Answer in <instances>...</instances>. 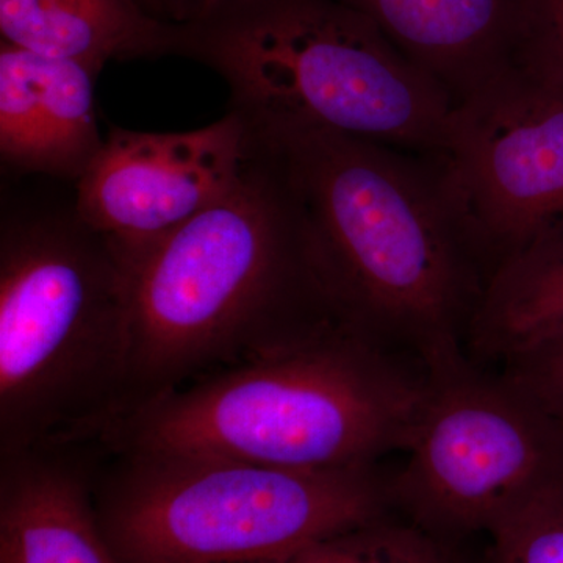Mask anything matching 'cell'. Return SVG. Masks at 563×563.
<instances>
[{"mask_svg": "<svg viewBox=\"0 0 563 563\" xmlns=\"http://www.w3.org/2000/svg\"><path fill=\"white\" fill-rule=\"evenodd\" d=\"M512 63L563 88V0H525Z\"/></svg>", "mask_w": 563, "mask_h": 563, "instance_id": "cell-17", "label": "cell"}, {"mask_svg": "<svg viewBox=\"0 0 563 563\" xmlns=\"http://www.w3.org/2000/svg\"><path fill=\"white\" fill-rule=\"evenodd\" d=\"M257 140L279 161L340 318L428 373L468 357L493 268L444 154L332 132Z\"/></svg>", "mask_w": 563, "mask_h": 563, "instance_id": "cell-1", "label": "cell"}, {"mask_svg": "<svg viewBox=\"0 0 563 563\" xmlns=\"http://www.w3.org/2000/svg\"><path fill=\"white\" fill-rule=\"evenodd\" d=\"M503 373L563 424V333L504 363Z\"/></svg>", "mask_w": 563, "mask_h": 563, "instance_id": "cell-18", "label": "cell"}, {"mask_svg": "<svg viewBox=\"0 0 563 563\" xmlns=\"http://www.w3.org/2000/svg\"><path fill=\"white\" fill-rule=\"evenodd\" d=\"M96 444L0 457V563H117L95 503Z\"/></svg>", "mask_w": 563, "mask_h": 563, "instance_id": "cell-10", "label": "cell"}, {"mask_svg": "<svg viewBox=\"0 0 563 563\" xmlns=\"http://www.w3.org/2000/svg\"><path fill=\"white\" fill-rule=\"evenodd\" d=\"M165 5H169L168 20L177 21L180 20L184 14L195 9L199 3L206 2V0H162Z\"/></svg>", "mask_w": 563, "mask_h": 563, "instance_id": "cell-19", "label": "cell"}, {"mask_svg": "<svg viewBox=\"0 0 563 563\" xmlns=\"http://www.w3.org/2000/svg\"><path fill=\"white\" fill-rule=\"evenodd\" d=\"M96 74L2 41L0 154L18 172L79 180L103 146Z\"/></svg>", "mask_w": 563, "mask_h": 563, "instance_id": "cell-11", "label": "cell"}, {"mask_svg": "<svg viewBox=\"0 0 563 563\" xmlns=\"http://www.w3.org/2000/svg\"><path fill=\"white\" fill-rule=\"evenodd\" d=\"M252 154L254 139L232 111L190 132L113 128L76 181L74 209L124 261L231 191Z\"/></svg>", "mask_w": 563, "mask_h": 563, "instance_id": "cell-9", "label": "cell"}, {"mask_svg": "<svg viewBox=\"0 0 563 563\" xmlns=\"http://www.w3.org/2000/svg\"><path fill=\"white\" fill-rule=\"evenodd\" d=\"M417 362L332 318L261 357L135 407L103 454H201L328 472L406 451L428 395Z\"/></svg>", "mask_w": 563, "mask_h": 563, "instance_id": "cell-3", "label": "cell"}, {"mask_svg": "<svg viewBox=\"0 0 563 563\" xmlns=\"http://www.w3.org/2000/svg\"><path fill=\"white\" fill-rule=\"evenodd\" d=\"M2 41L84 65L98 76L111 60L177 55L179 24L143 0H0Z\"/></svg>", "mask_w": 563, "mask_h": 563, "instance_id": "cell-13", "label": "cell"}, {"mask_svg": "<svg viewBox=\"0 0 563 563\" xmlns=\"http://www.w3.org/2000/svg\"><path fill=\"white\" fill-rule=\"evenodd\" d=\"M563 333V220L493 274L470 328L473 362L507 363Z\"/></svg>", "mask_w": 563, "mask_h": 563, "instance_id": "cell-14", "label": "cell"}, {"mask_svg": "<svg viewBox=\"0 0 563 563\" xmlns=\"http://www.w3.org/2000/svg\"><path fill=\"white\" fill-rule=\"evenodd\" d=\"M444 158L495 274L563 220V88L499 70L455 103Z\"/></svg>", "mask_w": 563, "mask_h": 563, "instance_id": "cell-8", "label": "cell"}, {"mask_svg": "<svg viewBox=\"0 0 563 563\" xmlns=\"http://www.w3.org/2000/svg\"><path fill=\"white\" fill-rule=\"evenodd\" d=\"M454 103L512 65L525 0H343Z\"/></svg>", "mask_w": 563, "mask_h": 563, "instance_id": "cell-12", "label": "cell"}, {"mask_svg": "<svg viewBox=\"0 0 563 563\" xmlns=\"http://www.w3.org/2000/svg\"><path fill=\"white\" fill-rule=\"evenodd\" d=\"M128 273L69 211L0 225V457L96 444L124 407Z\"/></svg>", "mask_w": 563, "mask_h": 563, "instance_id": "cell-5", "label": "cell"}, {"mask_svg": "<svg viewBox=\"0 0 563 563\" xmlns=\"http://www.w3.org/2000/svg\"><path fill=\"white\" fill-rule=\"evenodd\" d=\"M180 57L213 69L255 139L332 132L444 154L454 99L343 0H206Z\"/></svg>", "mask_w": 563, "mask_h": 563, "instance_id": "cell-4", "label": "cell"}, {"mask_svg": "<svg viewBox=\"0 0 563 563\" xmlns=\"http://www.w3.org/2000/svg\"><path fill=\"white\" fill-rule=\"evenodd\" d=\"M95 503L117 563H261L390 510L376 465L307 472L201 454L102 453Z\"/></svg>", "mask_w": 563, "mask_h": 563, "instance_id": "cell-6", "label": "cell"}, {"mask_svg": "<svg viewBox=\"0 0 563 563\" xmlns=\"http://www.w3.org/2000/svg\"><path fill=\"white\" fill-rule=\"evenodd\" d=\"M488 536L483 563H563V485L526 504Z\"/></svg>", "mask_w": 563, "mask_h": 563, "instance_id": "cell-16", "label": "cell"}, {"mask_svg": "<svg viewBox=\"0 0 563 563\" xmlns=\"http://www.w3.org/2000/svg\"><path fill=\"white\" fill-rule=\"evenodd\" d=\"M122 263L131 324L121 415L340 318L279 161L255 139L231 191Z\"/></svg>", "mask_w": 563, "mask_h": 563, "instance_id": "cell-2", "label": "cell"}, {"mask_svg": "<svg viewBox=\"0 0 563 563\" xmlns=\"http://www.w3.org/2000/svg\"><path fill=\"white\" fill-rule=\"evenodd\" d=\"M428 395L393 506L448 542L490 533L563 485V424L501 373L463 361L428 373Z\"/></svg>", "mask_w": 563, "mask_h": 563, "instance_id": "cell-7", "label": "cell"}, {"mask_svg": "<svg viewBox=\"0 0 563 563\" xmlns=\"http://www.w3.org/2000/svg\"><path fill=\"white\" fill-rule=\"evenodd\" d=\"M261 563H459L448 543L407 521L384 517L314 543L296 553Z\"/></svg>", "mask_w": 563, "mask_h": 563, "instance_id": "cell-15", "label": "cell"}]
</instances>
